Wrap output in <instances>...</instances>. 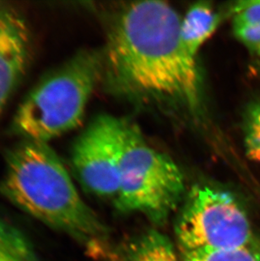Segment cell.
Returning a JSON list of instances; mask_svg holds the SVG:
<instances>
[{"mask_svg":"<svg viewBox=\"0 0 260 261\" xmlns=\"http://www.w3.org/2000/svg\"><path fill=\"white\" fill-rule=\"evenodd\" d=\"M177 11L162 1L131 4L118 15L108 41V68L118 88L192 111L200 103L195 58L183 43Z\"/></svg>","mask_w":260,"mask_h":261,"instance_id":"obj_1","label":"cell"},{"mask_svg":"<svg viewBox=\"0 0 260 261\" xmlns=\"http://www.w3.org/2000/svg\"><path fill=\"white\" fill-rule=\"evenodd\" d=\"M1 191L27 214L76 240L91 256L108 255V228L48 143L25 141L13 150Z\"/></svg>","mask_w":260,"mask_h":261,"instance_id":"obj_2","label":"cell"},{"mask_svg":"<svg viewBox=\"0 0 260 261\" xmlns=\"http://www.w3.org/2000/svg\"><path fill=\"white\" fill-rule=\"evenodd\" d=\"M102 70L98 53L84 50L32 89L13 121L25 141H48L76 128Z\"/></svg>","mask_w":260,"mask_h":261,"instance_id":"obj_3","label":"cell"},{"mask_svg":"<svg viewBox=\"0 0 260 261\" xmlns=\"http://www.w3.org/2000/svg\"><path fill=\"white\" fill-rule=\"evenodd\" d=\"M120 188L114 200L123 213H140L164 224L185 196L179 167L144 140L138 128L124 121L120 158Z\"/></svg>","mask_w":260,"mask_h":261,"instance_id":"obj_4","label":"cell"},{"mask_svg":"<svg viewBox=\"0 0 260 261\" xmlns=\"http://www.w3.org/2000/svg\"><path fill=\"white\" fill-rule=\"evenodd\" d=\"M175 234L182 254L235 249L256 238L247 211L238 198L207 185H197L187 195Z\"/></svg>","mask_w":260,"mask_h":261,"instance_id":"obj_5","label":"cell"},{"mask_svg":"<svg viewBox=\"0 0 260 261\" xmlns=\"http://www.w3.org/2000/svg\"><path fill=\"white\" fill-rule=\"evenodd\" d=\"M124 121L101 115L79 136L71 153L72 167L87 191L115 200L120 188L121 143Z\"/></svg>","mask_w":260,"mask_h":261,"instance_id":"obj_6","label":"cell"},{"mask_svg":"<svg viewBox=\"0 0 260 261\" xmlns=\"http://www.w3.org/2000/svg\"><path fill=\"white\" fill-rule=\"evenodd\" d=\"M29 50L25 20L13 8L0 4V116L25 72Z\"/></svg>","mask_w":260,"mask_h":261,"instance_id":"obj_7","label":"cell"},{"mask_svg":"<svg viewBox=\"0 0 260 261\" xmlns=\"http://www.w3.org/2000/svg\"><path fill=\"white\" fill-rule=\"evenodd\" d=\"M221 21V15L208 3H196L181 20L180 35L188 52L195 58L199 48L216 32Z\"/></svg>","mask_w":260,"mask_h":261,"instance_id":"obj_8","label":"cell"},{"mask_svg":"<svg viewBox=\"0 0 260 261\" xmlns=\"http://www.w3.org/2000/svg\"><path fill=\"white\" fill-rule=\"evenodd\" d=\"M126 261H181L174 245L157 230H149L129 244ZM183 261V260H182Z\"/></svg>","mask_w":260,"mask_h":261,"instance_id":"obj_9","label":"cell"},{"mask_svg":"<svg viewBox=\"0 0 260 261\" xmlns=\"http://www.w3.org/2000/svg\"><path fill=\"white\" fill-rule=\"evenodd\" d=\"M0 261H37L29 239L2 217H0Z\"/></svg>","mask_w":260,"mask_h":261,"instance_id":"obj_10","label":"cell"},{"mask_svg":"<svg viewBox=\"0 0 260 261\" xmlns=\"http://www.w3.org/2000/svg\"><path fill=\"white\" fill-rule=\"evenodd\" d=\"M183 261H260V238L235 249L199 250L182 254Z\"/></svg>","mask_w":260,"mask_h":261,"instance_id":"obj_11","label":"cell"},{"mask_svg":"<svg viewBox=\"0 0 260 261\" xmlns=\"http://www.w3.org/2000/svg\"><path fill=\"white\" fill-rule=\"evenodd\" d=\"M244 142L248 158L260 162V99L252 103L246 114Z\"/></svg>","mask_w":260,"mask_h":261,"instance_id":"obj_12","label":"cell"},{"mask_svg":"<svg viewBox=\"0 0 260 261\" xmlns=\"http://www.w3.org/2000/svg\"><path fill=\"white\" fill-rule=\"evenodd\" d=\"M233 22L260 25V1L238 3L232 9Z\"/></svg>","mask_w":260,"mask_h":261,"instance_id":"obj_13","label":"cell"},{"mask_svg":"<svg viewBox=\"0 0 260 261\" xmlns=\"http://www.w3.org/2000/svg\"><path fill=\"white\" fill-rule=\"evenodd\" d=\"M233 30L236 37L242 43L260 55V25L233 22Z\"/></svg>","mask_w":260,"mask_h":261,"instance_id":"obj_14","label":"cell"},{"mask_svg":"<svg viewBox=\"0 0 260 261\" xmlns=\"http://www.w3.org/2000/svg\"><path fill=\"white\" fill-rule=\"evenodd\" d=\"M111 261H126L125 259H123V260H120V259H118V260H111Z\"/></svg>","mask_w":260,"mask_h":261,"instance_id":"obj_15","label":"cell"}]
</instances>
